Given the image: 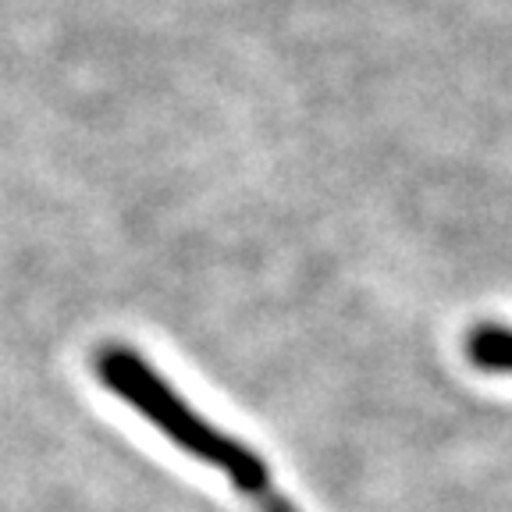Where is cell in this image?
<instances>
[{"instance_id": "6da1fadb", "label": "cell", "mask_w": 512, "mask_h": 512, "mask_svg": "<svg viewBox=\"0 0 512 512\" xmlns=\"http://www.w3.org/2000/svg\"><path fill=\"white\" fill-rule=\"evenodd\" d=\"M93 370L107 392L118 395L128 409H136L143 420H150L171 445H178L185 456L221 473L256 512H299L278 488H274L271 466L260 459L249 445H242L235 434L221 431L214 420L189 406L175 384L157 374L143 352L132 345L107 342L96 349Z\"/></svg>"}, {"instance_id": "7a4b0ae2", "label": "cell", "mask_w": 512, "mask_h": 512, "mask_svg": "<svg viewBox=\"0 0 512 512\" xmlns=\"http://www.w3.org/2000/svg\"><path fill=\"white\" fill-rule=\"evenodd\" d=\"M466 356L473 367L488 370V374H512V328L477 324L466 335Z\"/></svg>"}]
</instances>
